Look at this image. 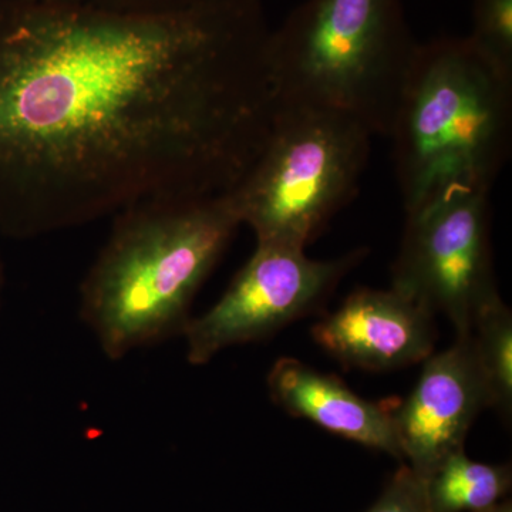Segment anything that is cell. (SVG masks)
I'll return each mask as SVG.
<instances>
[{
  "label": "cell",
  "mask_w": 512,
  "mask_h": 512,
  "mask_svg": "<svg viewBox=\"0 0 512 512\" xmlns=\"http://www.w3.org/2000/svg\"><path fill=\"white\" fill-rule=\"evenodd\" d=\"M264 0L126 13L0 0V232L225 194L278 101Z\"/></svg>",
  "instance_id": "6da1fadb"
},
{
  "label": "cell",
  "mask_w": 512,
  "mask_h": 512,
  "mask_svg": "<svg viewBox=\"0 0 512 512\" xmlns=\"http://www.w3.org/2000/svg\"><path fill=\"white\" fill-rule=\"evenodd\" d=\"M114 217L84 278L80 313L117 360L183 335L198 289L241 221L227 194L140 202Z\"/></svg>",
  "instance_id": "7a4b0ae2"
},
{
  "label": "cell",
  "mask_w": 512,
  "mask_h": 512,
  "mask_svg": "<svg viewBox=\"0 0 512 512\" xmlns=\"http://www.w3.org/2000/svg\"><path fill=\"white\" fill-rule=\"evenodd\" d=\"M389 138L404 211L450 188L491 191L511 156L512 79L467 37L419 43Z\"/></svg>",
  "instance_id": "3957f363"
},
{
  "label": "cell",
  "mask_w": 512,
  "mask_h": 512,
  "mask_svg": "<svg viewBox=\"0 0 512 512\" xmlns=\"http://www.w3.org/2000/svg\"><path fill=\"white\" fill-rule=\"evenodd\" d=\"M417 45L404 0H305L269 37L276 101L339 111L389 138Z\"/></svg>",
  "instance_id": "277c9868"
},
{
  "label": "cell",
  "mask_w": 512,
  "mask_h": 512,
  "mask_svg": "<svg viewBox=\"0 0 512 512\" xmlns=\"http://www.w3.org/2000/svg\"><path fill=\"white\" fill-rule=\"evenodd\" d=\"M373 134L339 111L279 106L254 164L225 192L256 242L306 248L359 192Z\"/></svg>",
  "instance_id": "5b68a950"
},
{
  "label": "cell",
  "mask_w": 512,
  "mask_h": 512,
  "mask_svg": "<svg viewBox=\"0 0 512 512\" xmlns=\"http://www.w3.org/2000/svg\"><path fill=\"white\" fill-rule=\"evenodd\" d=\"M490 192L456 187L406 212L392 288L433 315L446 316L457 336L500 301L491 249Z\"/></svg>",
  "instance_id": "8992f818"
},
{
  "label": "cell",
  "mask_w": 512,
  "mask_h": 512,
  "mask_svg": "<svg viewBox=\"0 0 512 512\" xmlns=\"http://www.w3.org/2000/svg\"><path fill=\"white\" fill-rule=\"evenodd\" d=\"M366 255L367 249L360 248L319 261L309 258L303 248L256 242L254 255L220 301L188 322L183 333L188 362L205 365L221 350L268 338L318 311Z\"/></svg>",
  "instance_id": "52a82bcc"
},
{
  "label": "cell",
  "mask_w": 512,
  "mask_h": 512,
  "mask_svg": "<svg viewBox=\"0 0 512 512\" xmlns=\"http://www.w3.org/2000/svg\"><path fill=\"white\" fill-rule=\"evenodd\" d=\"M490 407L471 333L457 336L451 348L424 360L413 392L394 406L403 458L416 473L429 478L447 457L464 450L478 414Z\"/></svg>",
  "instance_id": "ba28073f"
},
{
  "label": "cell",
  "mask_w": 512,
  "mask_h": 512,
  "mask_svg": "<svg viewBox=\"0 0 512 512\" xmlns=\"http://www.w3.org/2000/svg\"><path fill=\"white\" fill-rule=\"evenodd\" d=\"M434 315L390 288H360L323 316L312 336L345 367L387 372L423 363L434 353Z\"/></svg>",
  "instance_id": "9c48e42d"
},
{
  "label": "cell",
  "mask_w": 512,
  "mask_h": 512,
  "mask_svg": "<svg viewBox=\"0 0 512 512\" xmlns=\"http://www.w3.org/2000/svg\"><path fill=\"white\" fill-rule=\"evenodd\" d=\"M268 392L286 413L318 424L329 433L403 458L394 424L396 403L370 402L342 380L292 357L276 360L269 370Z\"/></svg>",
  "instance_id": "30bf717a"
},
{
  "label": "cell",
  "mask_w": 512,
  "mask_h": 512,
  "mask_svg": "<svg viewBox=\"0 0 512 512\" xmlns=\"http://www.w3.org/2000/svg\"><path fill=\"white\" fill-rule=\"evenodd\" d=\"M511 485L507 467L470 460L464 450L447 457L427 480L431 512H483Z\"/></svg>",
  "instance_id": "8fae6325"
},
{
  "label": "cell",
  "mask_w": 512,
  "mask_h": 512,
  "mask_svg": "<svg viewBox=\"0 0 512 512\" xmlns=\"http://www.w3.org/2000/svg\"><path fill=\"white\" fill-rule=\"evenodd\" d=\"M491 409L504 417L512 409V315L503 299L478 316L471 330Z\"/></svg>",
  "instance_id": "7c38bea8"
},
{
  "label": "cell",
  "mask_w": 512,
  "mask_h": 512,
  "mask_svg": "<svg viewBox=\"0 0 512 512\" xmlns=\"http://www.w3.org/2000/svg\"><path fill=\"white\" fill-rule=\"evenodd\" d=\"M467 40L495 70L512 79V0H474Z\"/></svg>",
  "instance_id": "4fadbf2b"
},
{
  "label": "cell",
  "mask_w": 512,
  "mask_h": 512,
  "mask_svg": "<svg viewBox=\"0 0 512 512\" xmlns=\"http://www.w3.org/2000/svg\"><path fill=\"white\" fill-rule=\"evenodd\" d=\"M427 480L410 466L400 467L367 512H431Z\"/></svg>",
  "instance_id": "5bb4252c"
},
{
  "label": "cell",
  "mask_w": 512,
  "mask_h": 512,
  "mask_svg": "<svg viewBox=\"0 0 512 512\" xmlns=\"http://www.w3.org/2000/svg\"><path fill=\"white\" fill-rule=\"evenodd\" d=\"M126 13H168L194 8L211 0H53Z\"/></svg>",
  "instance_id": "9a60e30c"
},
{
  "label": "cell",
  "mask_w": 512,
  "mask_h": 512,
  "mask_svg": "<svg viewBox=\"0 0 512 512\" xmlns=\"http://www.w3.org/2000/svg\"><path fill=\"white\" fill-rule=\"evenodd\" d=\"M483 512H512V510L510 504L504 503L494 505V507L488 508V510H485Z\"/></svg>",
  "instance_id": "2e32d148"
},
{
  "label": "cell",
  "mask_w": 512,
  "mask_h": 512,
  "mask_svg": "<svg viewBox=\"0 0 512 512\" xmlns=\"http://www.w3.org/2000/svg\"><path fill=\"white\" fill-rule=\"evenodd\" d=\"M3 285V275H2V266H0V292H2Z\"/></svg>",
  "instance_id": "e0dca14e"
}]
</instances>
